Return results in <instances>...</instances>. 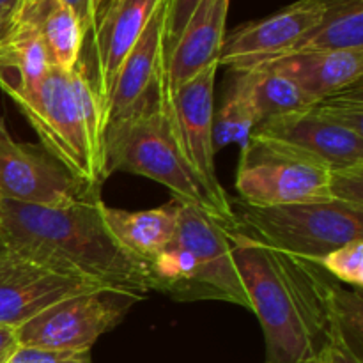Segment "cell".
<instances>
[{
	"label": "cell",
	"mask_w": 363,
	"mask_h": 363,
	"mask_svg": "<svg viewBox=\"0 0 363 363\" xmlns=\"http://www.w3.org/2000/svg\"><path fill=\"white\" fill-rule=\"evenodd\" d=\"M101 202V190L64 208L0 199V248L142 300L155 291L151 273L113 240L103 222Z\"/></svg>",
	"instance_id": "obj_1"
},
{
	"label": "cell",
	"mask_w": 363,
	"mask_h": 363,
	"mask_svg": "<svg viewBox=\"0 0 363 363\" xmlns=\"http://www.w3.org/2000/svg\"><path fill=\"white\" fill-rule=\"evenodd\" d=\"M234 264L266 342L264 363H305L328 342L326 275L318 264L282 254L227 227Z\"/></svg>",
	"instance_id": "obj_2"
},
{
	"label": "cell",
	"mask_w": 363,
	"mask_h": 363,
	"mask_svg": "<svg viewBox=\"0 0 363 363\" xmlns=\"http://www.w3.org/2000/svg\"><path fill=\"white\" fill-rule=\"evenodd\" d=\"M105 162L108 176L116 170L144 176L169 188L176 199L201 206L216 216L181 156L156 92L130 116L108 123Z\"/></svg>",
	"instance_id": "obj_3"
},
{
	"label": "cell",
	"mask_w": 363,
	"mask_h": 363,
	"mask_svg": "<svg viewBox=\"0 0 363 363\" xmlns=\"http://www.w3.org/2000/svg\"><path fill=\"white\" fill-rule=\"evenodd\" d=\"M236 229L261 243L315 262L328 252L363 240V209L342 202L287 204L254 208L233 204Z\"/></svg>",
	"instance_id": "obj_4"
},
{
	"label": "cell",
	"mask_w": 363,
	"mask_h": 363,
	"mask_svg": "<svg viewBox=\"0 0 363 363\" xmlns=\"http://www.w3.org/2000/svg\"><path fill=\"white\" fill-rule=\"evenodd\" d=\"M218 67V64H213L177 87H165L158 82L156 96L181 156L204 190L213 213L222 223L236 227L233 202L216 176V151L213 145L215 82Z\"/></svg>",
	"instance_id": "obj_5"
},
{
	"label": "cell",
	"mask_w": 363,
	"mask_h": 363,
	"mask_svg": "<svg viewBox=\"0 0 363 363\" xmlns=\"http://www.w3.org/2000/svg\"><path fill=\"white\" fill-rule=\"evenodd\" d=\"M332 169L325 163L261 137L241 147L236 191L241 204L273 208L332 201Z\"/></svg>",
	"instance_id": "obj_6"
},
{
	"label": "cell",
	"mask_w": 363,
	"mask_h": 363,
	"mask_svg": "<svg viewBox=\"0 0 363 363\" xmlns=\"http://www.w3.org/2000/svg\"><path fill=\"white\" fill-rule=\"evenodd\" d=\"M9 98L38 133L39 144L53 158L84 183L101 188L105 177L96 167L69 73L53 67L34 89L16 92Z\"/></svg>",
	"instance_id": "obj_7"
},
{
	"label": "cell",
	"mask_w": 363,
	"mask_h": 363,
	"mask_svg": "<svg viewBox=\"0 0 363 363\" xmlns=\"http://www.w3.org/2000/svg\"><path fill=\"white\" fill-rule=\"evenodd\" d=\"M137 298L112 289L74 294L45 308L18 328L21 346L52 351H91L116 328Z\"/></svg>",
	"instance_id": "obj_8"
},
{
	"label": "cell",
	"mask_w": 363,
	"mask_h": 363,
	"mask_svg": "<svg viewBox=\"0 0 363 363\" xmlns=\"http://www.w3.org/2000/svg\"><path fill=\"white\" fill-rule=\"evenodd\" d=\"M227 227L229 225L220 222L208 209L179 199L174 241L191 252L197 262V279L191 300L208 298L250 308L230 254Z\"/></svg>",
	"instance_id": "obj_9"
},
{
	"label": "cell",
	"mask_w": 363,
	"mask_h": 363,
	"mask_svg": "<svg viewBox=\"0 0 363 363\" xmlns=\"http://www.w3.org/2000/svg\"><path fill=\"white\" fill-rule=\"evenodd\" d=\"M101 190L78 179L41 144L0 147V199L43 208H64Z\"/></svg>",
	"instance_id": "obj_10"
},
{
	"label": "cell",
	"mask_w": 363,
	"mask_h": 363,
	"mask_svg": "<svg viewBox=\"0 0 363 363\" xmlns=\"http://www.w3.org/2000/svg\"><path fill=\"white\" fill-rule=\"evenodd\" d=\"M321 13L323 0H296L272 16L248 21L225 34L218 64L230 71H250L282 59L319 23Z\"/></svg>",
	"instance_id": "obj_11"
},
{
	"label": "cell",
	"mask_w": 363,
	"mask_h": 363,
	"mask_svg": "<svg viewBox=\"0 0 363 363\" xmlns=\"http://www.w3.org/2000/svg\"><path fill=\"white\" fill-rule=\"evenodd\" d=\"M96 289L101 287L0 248V325L20 328L57 301Z\"/></svg>",
	"instance_id": "obj_12"
},
{
	"label": "cell",
	"mask_w": 363,
	"mask_h": 363,
	"mask_svg": "<svg viewBox=\"0 0 363 363\" xmlns=\"http://www.w3.org/2000/svg\"><path fill=\"white\" fill-rule=\"evenodd\" d=\"M252 137L289 145L332 170L363 163V133L340 124L315 101L300 112L259 124Z\"/></svg>",
	"instance_id": "obj_13"
},
{
	"label": "cell",
	"mask_w": 363,
	"mask_h": 363,
	"mask_svg": "<svg viewBox=\"0 0 363 363\" xmlns=\"http://www.w3.org/2000/svg\"><path fill=\"white\" fill-rule=\"evenodd\" d=\"M162 0H106L99 9L91 35V80L106 110L113 80L124 59Z\"/></svg>",
	"instance_id": "obj_14"
},
{
	"label": "cell",
	"mask_w": 363,
	"mask_h": 363,
	"mask_svg": "<svg viewBox=\"0 0 363 363\" xmlns=\"http://www.w3.org/2000/svg\"><path fill=\"white\" fill-rule=\"evenodd\" d=\"M165 0L158 6L147 27L128 53L113 80L112 92L106 103L108 123L130 116L144 105L156 92L158 82L165 67Z\"/></svg>",
	"instance_id": "obj_15"
},
{
	"label": "cell",
	"mask_w": 363,
	"mask_h": 363,
	"mask_svg": "<svg viewBox=\"0 0 363 363\" xmlns=\"http://www.w3.org/2000/svg\"><path fill=\"white\" fill-rule=\"evenodd\" d=\"M229 4L230 0H202L167 57L160 78L165 87H177L197 77L206 67L218 64L220 50L225 38Z\"/></svg>",
	"instance_id": "obj_16"
},
{
	"label": "cell",
	"mask_w": 363,
	"mask_h": 363,
	"mask_svg": "<svg viewBox=\"0 0 363 363\" xmlns=\"http://www.w3.org/2000/svg\"><path fill=\"white\" fill-rule=\"evenodd\" d=\"M262 66H269L287 74L296 82L311 101H319L362 82L363 50L294 52Z\"/></svg>",
	"instance_id": "obj_17"
},
{
	"label": "cell",
	"mask_w": 363,
	"mask_h": 363,
	"mask_svg": "<svg viewBox=\"0 0 363 363\" xmlns=\"http://www.w3.org/2000/svg\"><path fill=\"white\" fill-rule=\"evenodd\" d=\"M101 216L113 240L144 264L165 250L176 238L179 199L145 211H126L101 202Z\"/></svg>",
	"instance_id": "obj_18"
},
{
	"label": "cell",
	"mask_w": 363,
	"mask_h": 363,
	"mask_svg": "<svg viewBox=\"0 0 363 363\" xmlns=\"http://www.w3.org/2000/svg\"><path fill=\"white\" fill-rule=\"evenodd\" d=\"M52 69V59L35 25L16 14L0 38V89L7 96L30 91Z\"/></svg>",
	"instance_id": "obj_19"
},
{
	"label": "cell",
	"mask_w": 363,
	"mask_h": 363,
	"mask_svg": "<svg viewBox=\"0 0 363 363\" xmlns=\"http://www.w3.org/2000/svg\"><path fill=\"white\" fill-rule=\"evenodd\" d=\"M18 14L35 25L53 67L71 73L80 62L87 39L77 14L62 0H25Z\"/></svg>",
	"instance_id": "obj_20"
},
{
	"label": "cell",
	"mask_w": 363,
	"mask_h": 363,
	"mask_svg": "<svg viewBox=\"0 0 363 363\" xmlns=\"http://www.w3.org/2000/svg\"><path fill=\"white\" fill-rule=\"evenodd\" d=\"M347 50H363V0H323L321 20L294 52Z\"/></svg>",
	"instance_id": "obj_21"
},
{
	"label": "cell",
	"mask_w": 363,
	"mask_h": 363,
	"mask_svg": "<svg viewBox=\"0 0 363 363\" xmlns=\"http://www.w3.org/2000/svg\"><path fill=\"white\" fill-rule=\"evenodd\" d=\"M234 78L227 87L222 106L213 117V145L218 152L222 147L238 144L245 147L259 126V113L252 98L248 77L245 71H230Z\"/></svg>",
	"instance_id": "obj_22"
},
{
	"label": "cell",
	"mask_w": 363,
	"mask_h": 363,
	"mask_svg": "<svg viewBox=\"0 0 363 363\" xmlns=\"http://www.w3.org/2000/svg\"><path fill=\"white\" fill-rule=\"evenodd\" d=\"M245 73L259 113V124L296 113L314 103L298 87L293 78L273 67L259 66Z\"/></svg>",
	"instance_id": "obj_23"
},
{
	"label": "cell",
	"mask_w": 363,
	"mask_h": 363,
	"mask_svg": "<svg viewBox=\"0 0 363 363\" xmlns=\"http://www.w3.org/2000/svg\"><path fill=\"white\" fill-rule=\"evenodd\" d=\"M328 340L346 346L363 360V296L360 289H347L330 277L326 286Z\"/></svg>",
	"instance_id": "obj_24"
},
{
	"label": "cell",
	"mask_w": 363,
	"mask_h": 363,
	"mask_svg": "<svg viewBox=\"0 0 363 363\" xmlns=\"http://www.w3.org/2000/svg\"><path fill=\"white\" fill-rule=\"evenodd\" d=\"M69 80L74 99H77L78 112H80L82 123H84L85 133H87L89 144H91L96 167H98L99 174L106 179L108 172H106L105 162V135L106 126H108V117H106L103 101L96 92L94 84L91 80V73H89V66L84 59H80L77 67L71 71Z\"/></svg>",
	"instance_id": "obj_25"
},
{
	"label": "cell",
	"mask_w": 363,
	"mask_h": 363,
	"mask_svg": "<svg viewBox=\"0 0 363 363\" xmlns=\"http://www.w3.org/2000/svg\"><path fill=\"white\" fill-rule=\"evenodd\" d=\"M333 280L353 289L363 287V240L351 241L314 262Z\"/></svg>",
	"instance_id": "obj_26"
},
{
	"label": "cell",
	"mask_w": 363,
	"mask_h": 363,
	"mask_svg": "<svg viewBox=\"0 0 363 363\" xmlns=\"http://www.w3.org/2000/svg\"><path fill=\"white\" fill-rule=\"evenodd\" d=\"M332 201L363 209V163L332 170Z\"/></svg>",
	"instance_id": "obj_27"
},
{
	"label": "cell",
	"mask_w": 363,
	"mask_h": 363,
	"mask_svg": "<svg viewBox=\"0 0 363 363\" xmlns=\"http://www.w3.org/2000/svg\"><path fill=\"white\" fill-rule=\"evenodd\" d=\"M201 4L202 0H165V35H163L165 60Z\"/></svg>",
	"instance_id": "obj_28"
},
{
	"label": "cell",
	"mask_w": 363,
	"mask_h": 363,
	"mask_svg": "<svg viewBox=\"0 0 363 363\" xmlns=\"http://www.w3.org/2000/svg\"><path fill=\"white\" fill-rule=\"evenodd\" d=\"M9 363H92L91 351H52L21 346Z\"/></svg>",
	"instance_id": "obj_29"
},
{
	"label": "cell",
	"mask_w": 363,
	"mask_h": 363,
	"mask_svg": "<svg viewBox=\"0 0 363 363\" xmlns=\"http://www.w3.org/2000/svg\"><path fill=\"white\" fill-rule=\"evenodd\" d=\"M62 2L77 14L85 34H91L96 25V18H98L99 9L103 6V0H62Z\"/></svg>",
	"instance_id": "obj_30"
},
{
	"label": "cell",
	"mask_w": 363,
	"mask_h": 363,
	"mask_svg": "<svg viewBox=\"0 0 363 363\" xmlns=\"http://www.w3.org/2000/svg\"><path fill=\"white\" fill-rule=\"evenodd\" d=\"M315 360H318V363H363V360L354 357L346 346L335 342V340H328L321 347Z\"/></svg>",
	"instance_id": "obj_31"
},
{
	"label": "cell",
	"mask_w": 363,
	"mask_h": 363,
	"mask_svg": "<svg viewBox=\"0 0 363 363\" xmlns=\"http://www.w3.org/2000/svg\"><path fill=\"white\" fill-rule=\"evenodd\" d=\"M21 347L18 328L11 325H0V363H9Z\"/></svg>",
	"instance_id": "obj_32"
},
{
	"label": "cell",
	"mask_w": 363,
	"mask_h": 363,
	"mask_svg": "<svg viewBox=\"0 0 363 363\" xmlns=\"http://www.w3.org/2000/svg\"><path fill=\"white\" fill-rule=\"evenodd\" d=\"M23 2L25 0H0V20L11 23L23 6Z\"/></svg>",
	"instance_id": "obj_33"
},
{
	"label": "cell",
	"mask_w": 363,
	"mask_h": 363,
	"mask_svg": "<svg viewBox=\"0 0 363 363\" xmlns=\"http://www.w3.org/2000/svg\"><path fill=\"white\" fill-rule=\"evenodd\" d=\"M13 137H11L9 130L6 128V123H4V119L0 117V147H7V145L13 144Z\"/></svg>",
	"instance_id": "obj_34"
},
{
	"label": "cell",
	"mask_w": 363,
	"mask_h": 363,
	"mask_svg": "<svg viewBox=\"0 0 363 363\" xmlns=\"http://www.w3.org/2000/svg\"><path fill=\"white\" fill-rule=\"evenodd\" d=\"M7 27H9V23H6V21H2V20H0V38H2V35L6 34Z\"/></svg>",
	"instance_id": "obj_35"
},
{
	"label": "cell",
	"mask_w": 363,
	"mask_h": 363,
	"mask_svg": "<svg viewBox=\"0 0 363 363\" xmlns=\"http://www.w3.org/2000/svg\"><path fill=\"white\" fill-rule=\"evenodd\" d=\"M305 363H318V360H315V358H312V360H308V362H305Z\"/></svg>",
	"instance_id": "obj_36"
},
{
	"label": "cell",
	"mask_w": 363,
	"mask_h": 363,
	"mask_svg": "<svg viewBox=\"0 0 363 363\" xmlns=\"http://www.w3.org/2000/svg\"><path fill=\"white\" fill-rule=\"evenodd\" d=\"M106 2V0H103V4H105Z\"/></svg>",
	"instance_id": "obj_37"
}]
</instances>
